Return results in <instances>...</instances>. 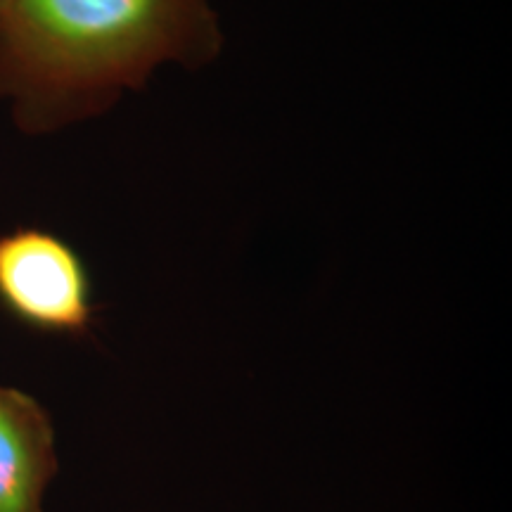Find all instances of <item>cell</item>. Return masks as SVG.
Returning a JSON list of instances; mask_svg holds the SVG:
<instances>
[{
	"mask_svg": "<svg viewBox=\"0 0 512 512\" xmlns=\"http://www.w3.org/2000/svg\"><path fill=\"white\" fill-rule=\"evenodd\" d=\"M57 472L55 432L36 399L0 387V512H43Z\"/></svg>",
	"mask_w": 512,
	"mask_h": 512,
	"instance_id": "3957f363",
	"label": "cell"
},
{
	"mask_svg": "<svg viewBox=\"0 0 512 512\" xmlns=\"http://www.w3.org/2000/svg\"><path fill=\"white\" fill-rule=\"evenodd\" d=\"M219 50L211 0H15L0 19V64L53 98L105 100Z\"/></svg>",
	"mask_w": 512,
	"mask_h": 512,
	"instance_id": "6da1fadb",
	"label": "cell"
},
{
	"mask_svg": "<svg viewBox=\"0 0 512 512\" xmlns=\"http://www.w3.org/2000/svg\"><path fill=\"white\" fill-rule=\"evenodd\" d=\"M0 304L29 328L83 335L93 318L91 278L67 242L19 230L0 238Z\"/></svg>",
	"mask_w": 512,
	"mask_h": 512,
	"instance_id": "7a4b0ae2",
	"label": "cell"
},
{
	"mask_svg": "<svg viewBox=\"0 0 512 512\" xmlns=\"http://www.w3.org/2000/svg\"><path fill=\"white\" fill-rule=\"evenodd\" d=\"M12 3H15V0H0V19L5 17V12L10 10V5H12Z\"/></svg>",
	"mask_w": 512,
	"mask_h": 512,
	"instance_id": "277c9868",
	"label": "cell"
}]
</instances>
